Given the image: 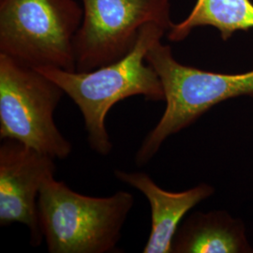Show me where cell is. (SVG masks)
I'll return each instance as SVG.
<instances>
[{
  "label": "cell",
  "mask_w": 253,
  "mask_h": 253,
  "mask_svg": "<svg viewBox=\"0 0 253 253\" xmlns=\"http://www.w3.org/2000/svg\"><path fill=\"white\" fill-rule=\"evenodd\" d=\"M167 31L166 27L156 23L146 24L128 54L91 72L36 69L58 84L78 106L84 118L87 143L95 153L107 156L113 149L105 118L115 104L133 96H143L149 101L165 100L161 79L146 62L145 56Z\"/></svg>",
  "instance_id": "obj_1"
},
{
  "label": "cell",
  "mask_w": 253,
  "mask_h": 253,
  "mask_svg": "<svg viewBox=\"0 0 253 253\" xmlns=\"http://www.w3.org/2000/svg\"><path fill=\"white\" fill-rule=\"evenodd\" d=\"M133 205L134 197L128 191L92 197L74 191L63 181L48 179L38 199L40 224L48 252H117Z\"/></svg>",
  "instance_id": "obj_2"
},
{
  "label": "cell",
  "mask_w": 253,
  "mask_h": 253,
  "mask_svg": "<svg viewBox=\"0 0 253 253\" xmlns=\"http://www.w3.org/2000/svg\"><path fill=\"white\" fill-rule=\"evenodd\" d=\"M145 59L163 84L166 108L136 152L138 166L149 163L170 136L190 126L215 105L240 96L253 98V70L226 74L182 65L174 59L171 47L161 41L148 50Z\"/></svg>",
  "instance_id": "obj_3"
},
{
  "label": "cell",
  "mask_w": 253,
  "mask_h": 253,
  "mask_svg": "<svg viewBox=\"0 0 253 253\" xmlns=\"http://www.w3.org/2000/svg\"><path fill=\"white\" fill-rule=\"evenodd\" d=\"M83 16L74 0H0V54L34 69L76 72L73 39Z\"/></svg>",
  "instance_id": "obj_4"
},
{
  "label": "cell",
  "mask_w": 253,
  "mask_h": 253,
  "mask_svg": "<svg viewBox=\"0 0 253 253\" xmlns=\"http://www.w3.org/2000/svg\"><path fill=\"white\" fill-rule=\"evenodd\" d=\"M63 89L38 70L0 54V138L15 140L54 160L73 145L59 131L54 114Z\"/></svg>",
  "instance_id": "obj_5"
},
{
  "label": "cell",
  "mask_w": 253,
  "mask_h": 253,
  "mask_svg": "<svg viewBox=\"0 0 253 253\" xmlns=\"http://www.w3.org/2000/svg\"><path fill=\"white\" fill-rule=\"evenodd\" d=\"M84 16L73 39L76 72L86 73L128 54L142 27L172 26L170 0H82Z\"/></svg>",
  "instance_id": "obj_6"
},
{
  "label": "cell",
  "mask_w": 253,
  "mask_h": 253,
  "mask_svg": "<svg viewBox=\"0 0 253 253\" xmlns=\"http://www.w3.org/2000/svg\"><path fill=\"white\" fill-rule=\"evenodd\" d=\"M0 145V225L21 223L28 228L30 243L42 244L38 199L46 181L54 177V159L15 140Z\"/></svg>",
  "instance_id": "obj_7"
},
{
  "label": "cell",
  "mask_w": 253,
  "mask_h": 253,
  "mask_svg": "<svg viewBox=\"0 0 253 253\" xmlns=\"http://www.w3.org/2000/svg\"><path fill=\"white\" fill-rule=\"evenodd\" d=\"M115 176L142 192L149 203L151 230L144 253H172V241L185 215L215 192L206 183L184 191H168L159 187L145 172L115 170Z\"/></svg>",
  "instance_id": "obj_8"
},
{
  "label": "cell",
  "mask_w": 253,
  "mask_h": 253,
  "mask_svg": "<svg viewBox=\"0 0 253 253\" xmlns=\"http://www.w3.org/2000/svg\"><path fill=\"white\" fill-rule=\"evenodd\" d=\"M173 253H253L244 224L226 211L195 212L177 229Z\"/></svg>",
  "instance_id": "obj_9"
},
{
  "label": "cell",
  "mask_w": 253,
  "mask_h": 253,
  "mask_svg": "<svg viewBox=\"0 0 253 253\" xmlns=\"http://www.w3.org/2000/svg\"><path fill=\"white\" fill-rule=\"evenodd\" d=\"M215 27L223 41L236 31L253 28V3L252 0H197L189 16L173 24L167 31L171 42H181L198 27Z\"/></svg>",
  "instance_id": "obj_10"
}]
</instances>
